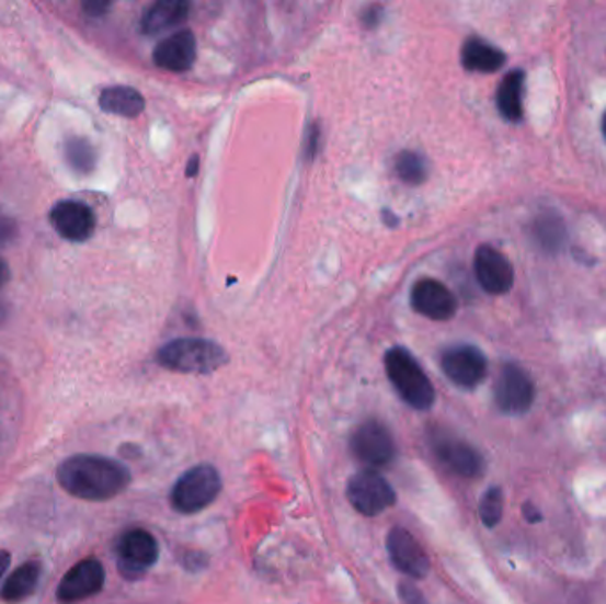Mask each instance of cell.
Returning <instances> with one entry per match:
<instances>
[{"instance_id": "obj_1", "label": "cell", "mask_w": 606, "mask_h": 604, "mask_svg": "<svg viewBox=\"0 0 606 604\" xmlns=\"http://www.w3.org/2000/svg\"><path fill=\"white\" fill-rule=\"evenodd\" d=\"M60 488L75 499L85 502H105L125 493L132 474L123 463L96 454H77L57 468Z\"/></svg>"}, {"instance_id": "obj_2", "label": "cell", "mask_w": 606, "mask_h": 604, "mask_svg": "<svg viewBox=\"0 0 606 604\" xmlns=\"http://www.w3.org/2000/svg\"><path fill=\"white\" fill-rule=\"evenodd\" d=\"M385 371L396 392L408 407L416 411L433 408L436 399L435 387L410 351L404 347H392L387 351Z\"/></svg>"}, {"instance_id": "obj_3", "label": "cell", "mask_w": 606, "mask_h": 604, "mask_svg": "<svg viewBox=\"0 0 606 604\" xmlns=\"http://www.w3.org/2000/svg\"><path fill=\"white\" fill-rule=\"evenodd\" d=\"M158 364L185 374H208L227 364V353L217 342L206 339H176L160 347Z\"/></svg>"}, {"instance_id": "obj_4", "label": "cell", "mask_w": 606, "mask_h": 604, "mask_svg": "<svg viewBox=\"0 0 606 604\" xmlns=\"http://www.w3.org/2000/svg\"><path fill=\"white\" fill-rule=\"evenodd\" d=\"M222 491V477L211 465L186 470L171 491V505L180 514H197L208 509Z\"/></svg>"}, {"instance_id": "obj_5", "label": "cell", "mask_w": 606, "mask_h": 604, "mask_svg": "<svg viewBox=\"0 0 606 604\" xmlns=\"http://www.w3.org/2000/svg\"><path fill=\"white\" fill-rule=\"evenodd\" d=\"M430 447L436 461L461 479H479L487 470L482 454L450 431H430Z\"/></svg>"}, {"instance_id": "obj_6", "label": "cell", "mask_w": 606, "mask_h": 604, "mask_svg": "<svg viewBox=\"0 0 606 604\" xmlns=\"http://www.w3.org/2000/svg\"><path fill=\"white\" fill-rule=\"evenodd\" d=\"M350 451L358 461L375 468H385L392 465L398 456V447L393 442L389 428L380 420L369 419L362 422L357 430L353 431L350 438Z\"/></svg>"}, {"instance_id": "obj_7", "label": "cell", "mask_w": 606, "mask_h": 604, "mask_svg": "<svg viewBox=\"0 0 606 604\" xmlns=\"http://www.w3.org/2000/svg\"><path fill=\"white\" fill-rule=\"evenodd\" d=\"M493 396L496 408L505 415H524L536 401V385L524 367L505 364L496 376Z\"/></svg>"}, {"instance_id": "obj_8", "label": "cell", "mask_w": 606, "mask_h": 604, "mask_svg": "<svg viewBox=\"0 0 606 604\" xmlns=\"http://www.w3.org/2000/svg\"><path fill=\"white\" fill-rule=\"evenodd\" d=\"M346 494L353 509L367 517L378 516L396 503V491L389 480L370 468L347 480Z\"/></svg>"}, {"instance_id": "obj_9", "label": "cell", "mask_w": 606, "mask_h": 604, "mask_svg": "<svg viewBox=\"0 0 606 604\" xmlns=\"http://www.w3.org/2000/svg\"><path fill=\"white\" fill-rule=\"evenodd\" d=\"M160 557V546L151 532L134 528L123 534L117 543V568L121 574L135 580L153 568Z\"/></svg>"}, {"instance_id": "obj_10", "label": "cell", "mask_w": 606, "mask_h": 604, "mask_svg": "<svg viewBox=\"0 0 606 604\" xmlns=\"http://www.w3.org/2000/svg\"><path fill=\"white\" fill-rule=\"evenodd\" d=\"M442 371L456 387L473 390L484 381L488 361L484 353L472 344H456L442 353Z\"/></svg>"}, {"instance_id": "obj_11", "label": "cell", "mask_w": 606, "mask_h": 604, "mask_svg": "<svg viewBox=\"0 0 606 604\" xmlns=\"http://www.w3.org/2000/svg\"><path fill=\"white\" fill-rule=\"evenodd\" d=\"M105 585V568L98 558H83L66 572L57 589V600L62 604H75L89 600Z\"/></svg>"}, {"instance_id": "obj_12", "label": "cell", "mask_w": 606, "mask_h": 604, "mask_svg": "<svg viewBox=\"0 0 606 604\" xmlns=\"http://www.w3.org/2000/svg\"><path fill=\"white\" fill-rule=\"evenodd\" d=\"M387 554L393 568L408 578L422 580L430 574V557L419 545V540L403 526H393L387 535Z\"/></svg>"}, {"instance_id": "obj_13", "label": "cell", "mask_w": 606, "mask_h": 604, "mask_svg": "<svg viewBox=\"0 0 606 604\" xmlns=\"http://www.w3.org/2000/svg\"><path fill=\"white\" fill-rule=\"evenodd\" d=\"M473 270H476V277L482 289L490 295H505L513 287V264L491 244H482L477 249Z\"/></svg>"}, {"instance_id": "obj_14", "label": "cell", "mask_w": 606, "mask_h": 604, "mask_svg": "<svg viewBox=\"0 0 606 604\" xmlns=\"http://www.w3.org/2000/svg\"><path fill=\"white\" fill-rule=\"evenodd\" d=\"M50 221L57 235L73 243L88 241L96 229V217L88 204L80 201H60L50 212Z\"/></svg>"}, {"instance_id": "obj_15", "label": "cell", "mask_w": 606, "mask_h": 604, "mask_svg": "<svg viewBox=\"0 0 606 604\" xmlns=\"http://www.w3.org/2000/svg\"><path fill=\"white\" fill-rule=\"evenodd\" d=\"M412 305L419 315L433 321H447L458 310L456 296L450 293L449 287L435 278L416 282L412 289Z\"/></svg>"}, {"instance_id": "obj_16", "label": "cell", "mask_w": 606, "mask_h": 604, "mask_svg": "<svg viewBox=\"0 0 606 604\" xmlns=\"http://www.w3.org/2000/svg\"><path fill=\"white\" fill-rule=\"evenodd\" d=\"M195 56H197V43L191 31H180L165 37L163 42L158 43L153 52L155 65L172 73L191 70Z\"/></svg>"}, {"instance_id": "obj_17", "label": "cell", "mask_w": 606, "mask_h": 604, "mask_svg": "<svg viewBox=\"0 0 606 604\" xmlns=\"http://www.w3.org/2000/svg\"><path fill=\"white\" fill-rule=\"evenodd\" d=\"M188 13H191V4L185 0H160L144 13L140 31L148 36H155L167 29L183 24L188 19Z\"/></svg>"}, {"instance_id": "obj_18", "label": "cell", "mask_w": 606, "mask_h": 604, "mask_svg": "<svg viewBox=\"0 0 606 604\" xmlns=\"http://www.w3.org/2000/svg\"><path fill=\"white\" fill-rule=\"evenodd\" d=\"M465 70L477 73H495L505 65V54L481 37H468L461 48Z\"/></svg>"}, {"instance_id": "obj_19", "label": "cell", "mask_w": 606, "mask_h": 604, "mask_svg": "<svg viewBox=\"0 0 606 604\" xmlns=\"http://www.w3.org/2000/svg\"><path fill=\"white\" fill-rule=\"evenodd\" d=\"M525 73L514 70L505 75L496 91V106L500 116L510 123L524 119Z\"/></svg>"}, {"instance_id": "obj_20", "label": "cell", "mask_w": 606, "mask_h": 604, "mask_svg": "<svg viewBox=\"0 0 606 604\" xmlns=\"http://www.w3.org/2000/svg\"><path fill=\"white\" fill-rule=\"evenodd\" d=\"M42 578V566L37 562H25L20 568L11 572L10 578L5 580L0 600L4 603L19 604L28 600L36 592Z\"/></svg>"}, {"instance_id": "obj_21", "label": "cell", "mask_w": 606, "mask_h": 604, "mask_svg": "<svg viewBox=\"0 0 606 604\" xmlns=\"http://www.w3.org/2000/svg\"><path fill=\"white\" fill-rule=\"evenodd\" d=\"M100 106L102 111L121 117H137L144 111L146 102L137 89L128 86H112L103 89L100 94Z\"/></svg>"}, {"instance_id": "obj_22", "label": "cell", "mask_w": 606, "mask_h": 604, "mask_svg": "<svg viewBox=\"0 0 606 604\" xmlns=\"http://www.w3.org/2000/svg\"><path fill=\"white\" fill-rule=\"evenodd\" d=\"M65 160L75 174L88 175L96 167V151L88 139L70 137L65 143Z\"/></svg>"}, {"instance_id": "obj_23", "label": "cell", "mask_w": 606, "mask_h": 604, "mask_svg": "<svg viewBox=\"0 0 606 604\" xmlns=\"http://www.w3.org/2000/svg\"><path fill=\"white\" fill-rule=\"evenodd\" d=\"M396 172H398L399 180H403L408 185H421L430 175V163L419 152H399L396 158Z\"/></svg>"}, {"instance_id": "obj_24", "label": "cell", "mask_w": 606, "mask_h": 604, "mask_svg": "<svg viewBox=\"0 0 606 604\" xmlns=\"http://www.w3.org/2000/svg\"><path fill=\"white\" fill-rule=\"evenodd\" d=\"M534 235L542 249L547 252H557L564 243V224L557 215H542L534 224Z\"/></svg>"}, {"instance_id": "obj_25", "label": "cell", "mask_w": 606, "mask_h": 604, "mask_svg": "<svg viewBox=\"0 0 606 604\" xmlns=\"http://www.w3.org/2000/svg\"><path fill=\"white\" fill-rule=\"evenodd\" d=\"M479 516L487 528H495L504 516V493L499 486H491L479 500Z\"/></svg>"}, {"instance_id": "obj_26", "label": "cell", "mask_w": 606, "mask_h": 604, "mask_svg": "<svg viewBox=\"0 0 606 604\" xmlns=\"http://www.w3.org/2000/svg\"><path fill=\"white\" fill-rule=\"evenodd\" d=\"M398 595L403 604H427L426 595L422 594L410 581L399 583Z\"/></svg>"}, {"instance_id": "obj_27", "label": "cell", "mask_w": 606, "mask_h": 604, "mask_svg": "<svg viewBox=\"0 0 606 604\" xmlns=\"http://www.w3.org/2000/svg\"><path fill=\"white\" fill-rule=\"evenodd\" d=\"M318 144H320V128H318V126H310L306 144L307 158L316 157V152H318Z\"/></svg>"}, {"instance_id": "obj_28", "label": "cell", "mask_w": 606, "mask_h": 604, "mask_svg": "<svg viewBox=\"0 0 606 604\" xmlns=\"http://www.w3.org/2000/svg\"><path fill=\"white\" fill-rule=\"evenodd\" d=\"M183 563H185V568L188 571L197 572L206 566V557L203 554L191 551V554H186V557L183 558Z\"/></svg>"}, {"instance_id": "obj_29", "label": "cell", "mask_w": 606, "mask_h": 604, "mask_svg": "<svg viewBox=\"0 0 606 604\" xmlns=\"http://www.w3.org/2000/svg\"><path fill=\"white\" fill-rule=\"evenodd\" d=\"M82 8L88 16H103V14L107 13L111 4L108 2H85Z\"/></svg>"}, {"instance_id": "obj_30", "label": "cell", "mask_w": 606, "mask_h": 604, "mask_svg": "<svg viewBox=\"0 0 606 604\" xmlns=\"http://www.w3.org/2000/svg\"><path fill=\"white\" fill-rule=\"evenodd\" d=\"M14 235V224L10 218L2 217L0 215V244L10 241Z\"/></svg>"}, {"instance_id": "obj_31", "label": "cell", "mask_w": 606, "mask_h": 604, "mask_svg": "<svg viewBox=\"0 0 606 604\" xmlns=\"http://www.w3.org/2000/svg\"><path fill=\"white\" fill-rule=\"evenodd\" d=\"M381 20V10L376 5V8H370L367 13H364V24L367 25V27H376L378 25V22Z\"/></svg>"}, {"instance_id": "obj_32", "label": "cell", "mask_w": 606, "mask_h": 604, "mask_svg": "<svg viewBox=\"0 0 606 604\" xmlns=\"http://www.w3.org/2000/svg\"><path fill=\"white\" fill-rule=\"evenodd\" d=\"M524 516L527 517V522L530 523L541 522V514H539L537 508H534L533 503H525Z\"/></svg>"}, {"instance_id": "obj_33", "label": "cell", "mask_w": 606, "mask_h": 604, "mask_svg": "<svg viewBox=\"0 0 606 604\" xmlns=\"http://www.w3.org/2000/svg\"><path fill=\"white\" fill-rule=\"evenodd\" d=\"M11 555L5 549H0V578L4 577L5 571L10 569Z\"/></svg>"}, {"instance_id": "obj_34", "label": "cell", "mask_w": 606, "mask_h": 604, "mask_svg": "<svg viewBox=\"0 0 606 604\" xmlns=\"http://www.w3.org/2000/svg\"><path fill=\"white\" fill-rule=\"evenodd\" d=\"M8 281H10V266L0 259V287L4 286Z\"/></svg>"}, {"instance_id": "obj_35", "label": "cell", "mask_w": 606, "mask_h": 604, "mask_svg": "<svg viewBox=\"0 0 606 604\" xmlns=\"http://www.w3.org/2000/svg\"><path fill=\"white\" fill-rule=\"evenodd\" d=\"M197 167H199V158L197 157L192 158V163H188V171H186V174L188 175L197 174Z\"/></svg>"}, {"instance_id": "obj_36", "label": "cell", "mask_w": 606, "mask_h": 604, "mask_svg": "<svg viewBox=\"0 0 606 604\" xmlns=\"http://www.w3.org/2000/svg\"><path fill=\"white\" fill-rule=\"evenodd\" d=\"M384 218L387 224L390 221V226H398V218L393 217L392 213L384 212Z\"/></svg>"}, {"instance_id": "obj_37", "label": "cell", "mask_w": 606, "mask_h": 604, "mask_svg": "<svg viewBox=\"0 0 606 604\" xmlns=\"http://www.w3.org/2000/svg\"><path fill=\"white\" fill-rule=\"evenodd\" d=\"M602 129H603V135H605V140H606V111H605V114H603Z\"/></svg>"}, {"instance_id": "obj_38", "label": "cell", "mask_w": 606, "mask_h": 604, "mask_svg": "<svg viewBox=\"0 0 606 604\" xmlns=\"http://www.w3.org/2000/svg\"><path fill=\"white\" fill-rule=\"evenodd\" d=\"M4 315H5L4 307H2V305H0V319L4 318Z\"/></svg>"}]
</instances>
